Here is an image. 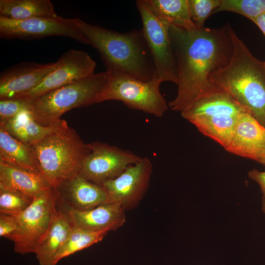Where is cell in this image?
Listing matches in <instances>:
<instances>
[{
	"instance_id": "obj_13",
	"label": "cell",
	"mask_w": 265,
	"mask_h": 265,
	"mask_svg": "<svg viewBox=\"0 0 265 265\" xmlns=\"http://www.w3.org/2000/svg\"><path fill=\"white\" fill-rule=\"evenodd\" d=\"M96 62L86 52L70 49L56 61V66L35 87L18 98L31 99L86 78L94 73Z\"/></svg>"
},
{
	"instance_id": "obj_19",
	"label": "cell",
	"mask_w": 265,
	"mask_h": 265,
	"mask_svg": "<svg viewBox=\"0 0 265 265\" xmlns=\"http://www.w3.org/2000/svg\"><path fill=\"white\" fill-rule=\"evenodd\" d=\"M72 227L66 212L57 206L48 229L35 252L39 265H53V258L67 238Z\"/></svg>"
},
{
	"instance_id": "obj_15",
	"label": "cell",
	"mask_w": 265,
	"mask_h": 265,
	"mask_svg": "<svg viewBox=\"0 0 265 265\" xmlns=\"http://www.w3.org/2000/svg\"><path fill=\"white\" fill-rule=\"evenodd\" d=\"M225 150L265 165V128L249 111L239 115Z\"/></svg>"
},
{
	"instance_id": "obj_9",
	"label": "cell",
	"mask_w": 265,
	"mask_h": 265,
	"mask_svg": "<svg viewBox=\"0 0 265 265\" xmlns=\"http://www.w3.org/2000/svg\"><path fill=\"white\" fill-rule=\"evenodd\" d=\"M140 15L142 31L154 63L157 78L161 82L178 83L175 58L170 35V25L156 17L143 0L136 2Z\"/></svg>"
},
{
	"instance_id": "obj_27",
	"label": "cell",
	"mask_w": 265,
	"mask_h": 265,
	"mask_svg": "<svg viewBox=\"0 0 265 265\" xmlns=\"http://www.w3.org/2000/svg\"><path fill=\"white\" fill-rule=\"evenodd\" d=\"M188 2L193 23L198 27L203 28L206 20L219 7L221 0H188Z\"/></svg>"
},
{
	"instance_id": "obj_21",
	"label": "cell",
	"mask_w": 265,
	"mask_h": 265,
	"mask_svg": "<svg viewBox=\"0 0 265 265\" xmlns=\"http://www.w3.org/2000/svg\"><path fill=\"white\" fill-rule=\"evenodd\" d=\"M57 123L48 126L41 125L33 119L29 110L26 109L18 113L4 128H1L18 140L31 146L52 133Z\"/></svg>"
},
{
	"instance_id": "obj_24",
	"label": "cell",
	"mask_w": 265,
	"mask_h": 265,
	"mask_svg": "<svg viewBox=\"0 0 265 265\" xmlns=\"http://www.w3.org/2000/svg\"><path fill=\"white\" fill-rule=\"evenodd\" d=\"M108 232H94L72 226L67 238L53 257L52 265H55L62 259L101 241Z\"/></svg>"
},
{
	"instance_id": "obj_14",
	"label": "cell",
	"mask_w": 265,
	"mask_h": 265,
	"mask_svg": "<svg viewBox=\"0 0 265 265\" xmlns=\"http://www.w3.org/2000/svg\"><path fill=\"white\" fill-rule=\"evenodd\" d=\"M57 206L76 211H87L109 203L108 195L102 186L78 175L54 189Z\"/></svg>"
},
{
	"instance_id": "obj_25",
	"label": "cell",
	"mask_w": 265,
	"mask_h": 265,
	"mask_svg": "<svg viewBox=\"0 0 265 265\" xmlns=\"http://www.w3.org/2000/svg\"><path fill=\"white\" fill-rule=\"evenodd\" d=\"M33 200L18 191L0 186V214L18 215L25 211Z\"/></svg>"
},
{
	"instance_id": "obj_7",
	"label": "cell",
	"mask_w": 265,
	"mask_h": 265,
	"mask_svg": "<svg viewBox=\"0 0 265 265\" xmlns=\"http://www.w3.org/2000/svg\"><path fill=\"white\" fill-rule=\"evenodd\" d=\"M106 73L107 81L97 95L96 103L120 101L130 108L158 117L167 110L168 105L159 90L161 82L156 76L150 81H143L119 72Z\"/></svg>"
},
{
	"instance_id": "obj_10",
	"label": "cell",
	"mask_w": 265,
	"mask_h": 265,
	"mask_svg": "<svg viewBox=\"0 0 265 265\" xmlns=\"http://www.w3.org/2000/svg\"><path fill=\"white\" fill-rule=\"evenodd\" d=\"M52 36H64L80 43H89L76 25L74 18H33L23 20L0 16V37L7 39H33Z\"/></svg>"
},
{
	"instance_id": "obj_8",
	"label": "cell",
	"mask_w": 265,
	"mask_h": 265,
	"mask_svg": "<svg viewBox=\"0 0 265 265\" xmlns=\"http://www.w3.org/2000/svg\"><path fill=\"white\" fill-rule=\"evenodd\" d=\"M56 208V192L51 188L34 198L25 211L15 215L17 229L8 238L13 242L15 252L21 255L35 253Z\"/></svg>"
},
{
	"instance_id": "obj_30",
	"label": "cell",
	"mask_w": 265,
	"mask_h": 265,
	"mask_svg": "<svg viewBox=\"0 0 265 265\" xmlns=\"http://www.w3.org/2000/svg\"><path fill=\"white\" fill-rule=\"evenodd\" d=\"M248 176L260 186L262 193V210L265 214V171H260L254 168L248 172Z\"/></svg>"
},
{
	"instance_id": "obj_18",
	"label": "cell",
	"mask_w": 265,
	"mask_h": 265,
	"mask_svg": "<svg viewBox=\"0 0 265 265\" xmlns=\"http://www.w3.org/2000/svg\"><path fill=\"white\" fill-rule=\"evenodd\" d=\"M0 186L34 199L52 188L41 176L0 160Z\"/></svg>"
},
{
	"instance_id": "obj_4",
	"label": "cell",
	"mask_w": 265,
	"mask_h": 265,
	"mask_svg": "<svg viewBox=\"0 0 265 265\" xmlns=\"http://www.w3.org/2000/svg\"><path fill=\"white\" fill-rule=\"evenodd\" d=\"M42 176L53 189L79 174L91 150L76 131L61 119L52 133L31 145Z\"/></svg>"
},
{
	"instance_id": "obj_11",
	"label": "cell",
	"mask_w": 265,
	"mask_h": 265,
	"mask_svg": "<svg viewBox=\"0 0 265 265\" xmlns=\"http://www.w3.org/2000/svg\"><path fill=\"white\" fill-rule=\"evenodd\" d=\"M87 144L91 151L84 160L79 175L100 185L119 176L129 166L142 159L129 150L99 141Z\"/></svg>"
},
{
	"instance_id": "obj_3",
	"label": "cell",
	"mask_w": 265,
	"mask_h": 265,
	"mask_svg": "<svg viewBox=\"0 0 265 265\" xmlns=\"http://www.w3.org/2000/svg\"><path fill=\"white\" fill-rule=\"evenodd\" d=\"M233 46L225 66L212 72L211 82L247 109L265 128V61L256 58L229 26Z\"/></svg>"
},
{
	"instance_id": "obj_23",
	"label": "cell",
	"mask_w": 265,
	"mask_h": 265,
	"mask_svg": "<svg viewBox=\"0 0 265 265\" xmlns=\"http://www.w3.org/2000/svg\"><path fill=\"white\" fill-rule=\"evenodd\" d=\"M159 20L177 27L190 28L196 25L190 15L188 0H143Z\"/></svg>"
},
{
	"instance_id": "obj_16",
	"label": "cell",
	"mask_w": 265,
	"mask_h": 265,
	"mask_svg": "<svg viewBox=\"0 0 265 265\" xmlns=\"http://www.w3.org/2000/svg\"><path fill=\"white\" fill-rule=\"evenodd\" d=\"M56 66V62L40 64L24 61L0 75V100L18 98L38 85Z\"/></svg>"
},
{
	"instance_id": "obj_1",
	"label": "cell",
	"mask_w": 265,
	"mask_h": 265,
	"mask_svg": "<svg viewBox=\"0 0 265 265\" xmlns=\"http://www.w3.org/2000/svg\"><path fill=\"white\" fill-rule=\"evenodd\" d=\"M229 26L218 28L170 26L178 76L177 94L168 104L171 109L182 112L198 99L219 89L209 76L227 64L232 55Z\"/></svg>"
},
{
	"instance_id": "obj_28",
	"label": "cell",
	"mask_w": 265,
	"mask_h": 265,
	"mask_svg": "<svg viewBox=\"0 0 265 265\" xmlns=\"http://www.w3.org/2000/svg\"><path fill=\"white\" fill-rule=\"evenodd\" d=\"M29 108V101L25 98L0 100V128L24 109Z\"/></svg>"
},
{
	"instance_id": "obj_29",
	"label": "cell",
	"mask_w": 265,
	"mask_h": 265,
	"mask_svg": "<svg viewBox=\"0 0 265 265\" xmlns=\"http://www.w3.org/2000/svg\"><path fill=\"white\" fill-rule=\"evenodd\" d=\"M18 223L15 215L0 214V236L8 239L17 230Z\"/></svg>"
},
{
	"instance_id": "obj_17",
	"label": "cell",
	"mask_w": 265,
	"mask_h": 265,
	"mask_svg": "<svg viewBox=\"0 0 265 265\" xmlns=\"http://www.w3.org/2000/svg\"><path fill=\"white\" fill-rule=\"evenodd\" d=\"M59 208L66 212L73 226L91 231H116L126 221L125 211L116 203L84 211Z\"/></svg>"
},
{
	"instance_id": "obj_31",
	"label": "cell",
	"mask_w": 265,
	"mask_h": 265,
	"mask_svg": "<svg viewBox=\"0 0 265 265\" xmlns=\"http://www.w3.org/2000/svg\"><path fill=\"white\" fill-rule=\"evenodd\" d=\"M251 21L257 25L265 36V14L258 16Z\"/></svg>"
},
{
	"instance_id": "obj_2",
	"label": "cell",
	"mask_w": 265,
	"mask_h": 265,
	"mask_svg": "<svg viewBox=\"0 0 265 265\" xmlns=\"http://www.w3.org/2000/svg\"><path fill=\"white\" fill-rule=\"evenodd\" d=\"M74 21L89 45L99 53L106 72L121 73L143 81H150L156 76L142 29L121 33L78 18Z\"/></svg>"
},
{
	"instance_id": "obj_12",
	"label": "cell",
	"mask_w": 265,
	"mask_h": 265,
	"mask_svg": "<svg viewBox=\"0 0 265 265\" xmlns=\"http://www.w3.org/2000/svg\"><path fill=\"white\" fill-rule=\"evenodd\" d=\"M153 165L149 158H142L129 166L116 178L104 182L110 203L120 204L125 211L136 208L149 187Z\"/></svg>"
},
{
	"instance_id": "obj_20",
	"label": "cell",
	"mask_w": 265,
	"mask_h": 265,
	"mask_svg": "<svg viewBox=\"0 0 265 265\" xmlns=\"http://www.w3.org/2000/svg\"><path fill=\"white\" fill-rule=\"evenodd\" d=\"M0 160L42 176L39 161L32 147L13 137L1 128Z\"/></svg>"
},
{
	"instance_id": "obj_5",
	"label": "cell",
	"mask_w": 265,
	"mask_h": 265,
	"mask_svg": "<svg viewBox=\"0 0 265 265\" xmlns=\"http://www.w3.org/2000/svg\"><path fill=\"white\" fill-rule=\"evenodd\" d=\"M246 110L227 93L218 89L198 99L181 113L201 133L226 150L239 115Z\"/></svg>"
},
{
	"instance_id": "obj_26",
	"label": "cell",
	"mask_w": 265,
	"mask_h": 265,
	"mask_svg": "<svg viewBox=\"0 0 265 265\" xmlns=\"http://www.w3.org/2000/svg\"><path fill=\"white\" fill-rule=\"evenodd\" d=\"M221 11L237 13L252 21L265 14V0H221L215 12Z\"/></svg>"
},
{
	"instance_id": "obj_6",
	"label": "cell",
	"mask_w": 265,
	"mask_h": 265,
	"mask_svg": "<svg viewBox=\"0 0 265 265\" xmlns=\"http://www.w3.org/2000/svg\"><path fill=\"white\" fill-rule=\"evenodd\" d=\"M107 79L106 71L94 73L81 80L28 99L29 110L38 124L53 125L67 111L96 103V97Z\"/></svg>"
},
{
	"instance_id": "obj_22",
	"label": "cell",
	"mask_w": 265,
	"mask_h": 265,
	"mask_svg": "<svg viewBox=\"0 0 265 265\" xmlns=\"http://www.w3.org/2000/svg\"><path fill=\"white\" fill-rule=\"evenodd\" d=\"M0 16L23 20L33 18H55L59 16L50 0H0Z\"/></svg>"
}]
</instances>
